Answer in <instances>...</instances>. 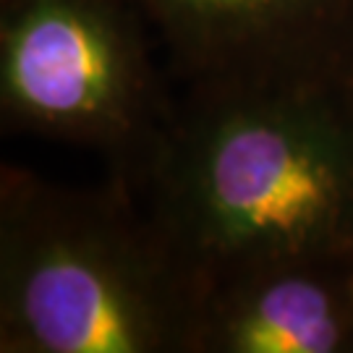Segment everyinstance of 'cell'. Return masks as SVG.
<instances>
[{
	"label": "cell",
	"mask_w": 353,
	"mask_h": 353,
	"mask_svg": "<svg viewBox=\"0 0 353 353\" xmlns=\"http://www.w3.org/2000/svg\"><path fill=\"white\" fill-rule=\"evenodd\" d=\"M137 194L199 290L299 256H353V79L181 92Z\"/></svg>",
	"instance_id": "obj_1"
},
{
	"label": "cell",
	"mask_w": 353,
	"mask_h": 353,
	"mask_svg": "<svg viewBox=\"0 0 353 353\" xmlns=\"http://www.w3.org/2000/svg\"><path fill=\"white\" fill-rule=\"evenodd\" d=\"M199 296L126 181L0 168V353H194Z\"/></svg>",
	"instance_id": "obj_2"
},
{
	"label": "cell",
	"mask_w": 353,
	"mask_h": 353,
	"mask_svg": "<svg viewBox=\"0 0 353 353\" xmlns=\"http://www.w3.org/2000/svg\"><path fill=\"white\" fill-rule=\"evenodd\" d=\"M163 63L131 0H0L3 131L97 152L128 186L176 113Z\"/></svg>",
	"instance_id": "obj_3"
},
{
	"label": "cell",
	"mask_w": 353,
	"mask_h": 353,
	"mask_svg": "<svg viewBox=\"0 0 353 353\" xmlns=\"http://www.w3.org/2000/svg\"><path fill=\"white\" fill-rule=\"evenodd\" d=\"M183 92L353 79V0H131Z\"/></svg>",
	"instance_id": "obj_4"
},
{
	"label": "cell",
	"mask_w": 353,
	"mask_h": 353,
	"mask_svg": "<svg viewBox=\"0 0 353 353\" xmlns=\"http://www.w3.org/2000/svg\"><path fill=\"white\" fill-rule=\"evenodd\" d=\"M194 353H353V256L283 259L207 283Z\"/></svg>",
	"instance_id": "obj_5"
}]
</instances>
